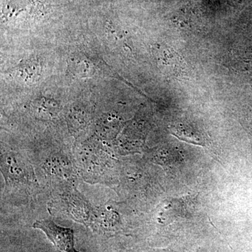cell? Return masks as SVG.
<instances>
[{
  "mask_svg": "<svg viewBox=\"0 0 252 252\" xmlns=\"http://www.w3.org/2000/svg\"><path fill=\"white\" fill-rule=\"evenodd\" d=\"M1 167L8 185L31 186L35 182L31 165L16 154L1 157Z\"/></svg>",
  "mask_w": 252,
  "mask_h": 252,
  "instance_id": "6da1fadb",
  "label": "cell"
},
{
  "mask_svg": "<svg viewBox=\"0 0 252 252\" xmlns=\"http://www.w3.org/2000/svg\"><path fill=\"white\" fill-rule=\"evenodd\" d=\"M33 227L42 230L59 251L65 252L74 249L72 229L59 226L51 220H37Z\"/></svg>",
  "mask_w": 252,
  "mask_h": 252,
  "instance_id": "7a4b0ae2",
  "label": "cell"
},
{
  "mask_svg": "<svg viewBox=\"0 0 252 252\" xmlns=\"http://www.w3.org/2000/svg\"><path fill=\"white\" fill-rule=\"evenodd\" d=\"M193 202L190 197L171 199L165 203L163 208L159 214V218L172 221L173 220L178 217H184L187 215H189L191 212Z\"/></svg>",
  "mask_w": 252,
  "mask_h": 252,
  "instance_id": "3957f363",
  "label": "cell"
},
{
  "mask_svg": "<svg viewBox=\"0 0 252 252\" xmlns=\"http://www.w3.org/2000/svg\"><path fill=\"white\" fill-rule=\"evenodd\" d=\"M171 132L180 140L186 141L189 143L204 147L207 144L205 137L200 134V132L190 126H185L184 124L172 126Z\"/></svg>",
  "mask_w": 252,
  "mask_h": 252,
  "instance_id": "277c9868",
  "label": "cell"
},
{
  "mask_svg": "<svg viewBox=\"0 0 252 252\" xmlns=\"http://www.w3.org/2000/svg\"><path fill=\"white\" fill-rule=\"evenodd\" d=\"M46 171L51 177H59L60 180H68L71 177V166L69 162L60 158H54L47 163Z\"/></svg>",
  "mask_w": 252,
  "mask_h": 252,
  "instance_id": "5b68a950",
  "label": "cell"
},
{
  "mask_svg": "<svg viewBox=\"0 0 252 252\" xmlns=\"http://www.w3.org/2000/svg\"><path fill=\"white\" fill-rule=\"evenodd\" d=\"M148 252H177L170 249H156V250H151Z\"/></svg>",
  "mask_w": 252,
  "mask_h": 252,
  "instance_id": "8992f818",
  "label": "cell"
},
{
  "mask_svg": "<svg viewBox=\"0 0 252 252\" xmlns=\"http://www.w3.org/2000/svg\"><path fill=\"white\" fill-rule=\"evenodd\" d=\"M250 132H251V133L252 134V114L251 119H250Z\"/></svg>",
  "mask_w": 252,
  "mask_h": 252,
  "instance_id": "52a82bcc",
  "label": "cell"
},
{
  "mask_svg": "<svg viewBox=\"0 0 252 252\" xmlns=\"http://www.w3.org/2000/svg\"><path fill=\"white\" fill-rule=\"evenodd\" d=\"M65 252H79L77 251V250H75V249H73L72 250H69V251Z\"/></svg>",
  "mask_w": 252,
  "mask_h": 252,
  "instance_id": "ba28073f",
  "label": "cell"
}]
</instances>
